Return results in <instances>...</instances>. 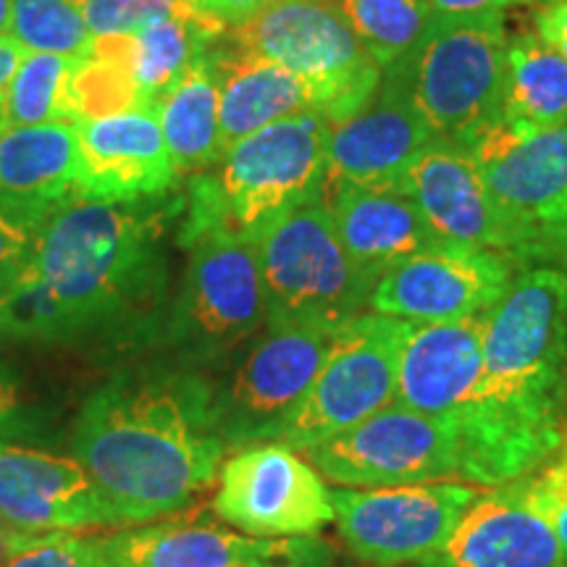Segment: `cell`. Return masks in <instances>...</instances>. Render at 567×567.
I'll use <instances>...</instances> for the list:
<instances>
[{
  "instance_id": "6da1fadb",
  "label": "cell",
  "mask_w": 567,
  "mask_h": 567,
  "mask_svg": "<svg viewBox=\"0 0 567 567\" xmlns=\"http://www.w3.org/2000/svg\"><path fill=\"white\" fill-rule=\"evenodd\" d=\"M184 197L74 200L40 226L30 266L0 297V334L45 344H132L168 313L166 237Z\"/></svg>"
},
{
  "instance_id": "7a4b0ae2",
  "label": "cell",
  "mask_w": 567,
  "mask_h": 567,
  "mask_svg": "<svg viewBox=\"0 0 567 567\" xmlns=\"http://www.w3.org/2000/svg\"><path fill=\"white\" fill-rule=\"evenodd\" d=\"M226 452L213 429L210 375L176 360L113 373L71 431V457L122 526L182 513L218 478Z\"/></svg>"
},
{
  "instance_id": "3957f363",
  "label": "cell",
  "mask_w": 567,
  "mask_h": 567,
  "mask_svg": "<svg viewBox=\"0 0 567 567\" xmlns=\"http://www.w3.org/2000/svg\"><path fill=\"white\" fill-rule=\"evenodd\" d=\"M567 271L520 268L486 313L484 368L457 415L463 484L505 486L557 450L567 431Z\"/></svg>"
},
{
  "instance_id": "277c9868",
  "label": "cell",
  "mask_w": 567,
  "mask_h": 567,
  "mask_svg": "<svg viewBox=\"0 0 567 567\" xmlns=\"http://www.w3.org/2000/svg\"><path fill=\"white\" fill-rule=\"evenodd\" d=\"M331 122L318 111L281 118L239 140L189 179L179 245L208 234L255 239L281 213L323 197Z\"/></svg>"
},
{
  "instance_id": "5b68a950",
  "label": "cell",
  "mask_w": 567,
  "mask_h": 567,
  "mask_svg": "<svg viewBox=\"0 0 567 567\" xmlns=\"http://www.w3.org/2000/svg\"><path fill=\"white\" fill-rule=\"evenodd\" d=\"M507 27L502 13L434 17L384 74L436 140L467 145L502 116Z\"/></svg>"
},
{
  "instance_id": "8992f818",
  "label": "cell",
  "mask_w": 567,
  "mask_h": 567,
  "mask_svg": "<svg viewBox=\"0 0 567 567\" xmlns=\"http://www.w3.org/2000/svg\"><path fill=\"white\" fill-rule=\"evenodd\" d=\"M268 329L334 334L368 313L375 279L352 260L323 197L281 213L255 237Z\"/></svg>"
},
{
  "instance_id": "52a82bcc",
  "label": "cell",
  "mask_w": 567,
  "mask_h": 567,
  "mask_svg": "<svg viewBox=\"0 0 567 567\" xmlns=\"http://www.w3.org/2000/svg\"><path fill=\"white\" fill-rule=\"evenodd\" d=\"M187 250L161 339L176 363L210 375L268 329L264 276L255 239L208 234Z\"/></svg>"
},
{
  "instance_id": "ba28073f",
  "label": "cell",
  "mask_w": 567,
  "mask_h": 567,
  "mask_svg": "<svg viewBox=\"0 0 567 567\" xmlns=\"http://www.w3.org/2000/svg\"><path fill=\"white\" fill-rule=\"evenodd\" d=\"M467 147L513 237L515 264L557 266L567 229V124L528 130L499 116Z\"/></svg>"
},
{
  "instance_id": "9c48e42d",
  "label": "cell",
  "mask_w": 567,
  "mask_h": 567,
  "mask_svg": "<svg viewBox=\"0 0 567 567\" xmlns=\"http://www.w3.org/2000/svg\"><path fill=\"white\" fill-rule=\"evenodd\" d=\"M229 38L292 71L331 124L352 116L384 74L334 0H274L247 24L229 30Z\"/></svg>"
},
{
  "instance_id": "30bf717a",
  "label": "cell",
  "mask_w": 567,
  "mask_h": 567,
  "mask_svg": "<svg viewBox=\"0 0 567 567\" xmlns=\"http://www.w3.org/2000/svg\"><path fill=\"white\" fill-rule=\"evenodd\" d=\"M331 337L313 329H266L210 379L213 429L226 450L271 444L302 408Z\"/></svg>"
},
{
  "instance_id": "8fae6325",
  "label": "cell",
  "mask_w": 567,
  "mask_h": 567,
  "mask_svg": "<svg viewBox=\"0 0 567 567\" xmlns=\"http://www.w3.org/2000/svg\"><path fill=\"white\" fill-rule=\"evenodd\" d=\"M405 331L408 321L371 310L334 331L302 408L274 444L308 452L392 405Z\"/></svg>"
},
{
  "instance_id": "7c38bea8",
  "label": "cell",
  "mask_w": 567,
  "mask_h": 567,
  "mask_svg": "<svg viewBox=\"0 0 567 567\" xmlns=\"http://www.w3.org/2000/svg\"><path fill=\"white\" fill-rule=\"evenodd\" d=\"M305 455L323 478L344 488L436 484L463 476L457 423L396 402Z\"/></svg>"
},
{
  "instance_id": "4fadbf2b",
  "label": "cell",
  "mask_w": 567,
  "mask_h": 567,
  "mask_svg": "<svg viewBox=\"0 0 567 567\" xmlns=\"http://www.w3.org/2000/svg\"><path fill=\"white\" fill-rule=\"evenodd\" d=\"M481 492L463 481L331 488L334 520L350 551L373 567L421 563L455 530Z\"/></svg>"
},
{
  "instance_id": "5bb4252c",
  "label": "cell",
  "mask_w": 567,
  "mask_h": 567,
  "mask_svg": "<svg viewBox=\"0 0 567 567\" xmlns=\"http://www.w3.org/2000/svg\"><path fill=\"white\" fill-rule=\"evenodd\" d=\"M213 513L255 538H305L334 523V502L310 460L284 444H255L224 460Z\"/></svg>"
},
{
  "instance_id": "9a60e30c",
  "label": "cell",
  "mask_w": 567,
  "mask_h": 567,
  "mask_svg": "<svg viewBox=\"0 0 567 567\" xmlns=\"http://www.w3.org/2000/svg\"><path fill=\"white\" fill-rule=\"evenodd\" d=\"M517 271L520 266L509 255L450 243L381 274L368 310L410 323L486 316L505 297Z\"/></svg>"
},
{
  "instance_id": "2e32d148",
  "label": "cell",
  "mask_w": 567,
  "mask_h": 567,
  "mask_svg": "<svg viewBox=\"0 0 567 567\" xmlns=\"http://www.w3.org/2000/svg\"><path fill=\"white\" fill-rule=\"evenodd\" d=\"M179 184L158 113L134 109L80 124L74 200L134 203Z\"/></svg>"
},
{
  "instance_id": "e0dca14e",
  "label": "cell",
  "mask_w": 567,
  "mask_h": 567,
  "mask_svg": "<svg viewBox=\"0 0 567 567\" xmlns=\"http://www.w3.org/2000/svg\"><path fill=\"white\" fill-rule=\"evenodd\" d=\"M0 517L30 534L122 526L84 467L74 457L53 455L0 439Z\"/></svg>"
},
{
  "instance_id": "ac0fdd59",
  "label": "cell",
  "mask_w": 567,
  "mask_h": 567,
  "mask_svg": "<svg viewBox=\"0 0 567 567\" xmlns=\"http://www.w3.org/2000/svg\"><path fill=\"white\" fill-rule=\"evenodd\" d=\"M444 243L513 255V237L488 195L471 147L431 140L396 179Z\"/></svg>"
},
{
  "instance_id": "d6986e66",
  "label": "cell",
  "mask_w": 567,
  "mask_h": 567,
  "mask_svg": "<svg viewBox=\"0 0 567 567\" xmlns=\"http://www.w3.org/2000/svg\"><path fill=\"white\" fill-rule=\"evenodd\" d=\"M417 567H567L547 515L517 481L481 492L450 538Z\"/></svg>"
},
{
  "instance_id": "ffe728a7",
  "label": "cell",
  "mask_w": 567,
  "mask_h": 567,
  "mask_svg": "<svg viewBox=\"0 0 567 567\" xmlns=\"http://www.w3.org/2000/svg\"><path fill=\"white\" fill-rule=\"evenodd\" d=\"M436 140L400 87L381 74L379 87L344 122L331 124L326 189L396 184L408 163Z\"/></svg>"
},
{
  "instance_id": "44dd1931",
  "label": "cell",
  "mask_w": 567,
  "mask_h": 567,
  "mask_svg": "<svg viewBox=\"0 0 567 567\" xmlns=\"http://www.w3.org/2000/svg\"><path fill=\"white\" fill-rule=\"evenodd\" d=\"M486 316L410 323L400 352L394 402L415 413L457 421L484 368Z\"/></svg>"
},
{
  "instance_id": "7402d4cb",
  "label": "cell",
  "mask_w": 567,
  "mask_h": 567,
  "mask_svg": "<svg viewBox=\"0 0 567 567\" xmlns=\"http://www.w3.org/2000/svg\"><path fill=\"white\" fill-rule=\"evenodd\" d=\"M323 200L347 252L373 279L417 252L450 245L396 184L326 189Z\"/></svg>"
},
{
  "instance_id": "603a6c76",
  "label": "cell",
  "mask_w": 567,
  "mask_h": 567,
  "mask_svg": "<svg viewBox=\"0 0 567 567\" xmlns=\"http://www.w3.org/2000/svg\"><path fill=\"white\" fill-rule=\"evenodd\" d=\"M97 538L116 567H234L281 557L300 542L255 538L197 520L142 523Z\"/></svg>"
},
{
  "instance_id": "cb8c5ba5",
  "label": "cell",
  "mask_w": 567,
  "mask_h": 567,
  "mask_svg": "<svg viewBox=\"0 0 567 567\" xmlns=\"http://www.w3.org/2000/svg\"><path fill=\"white\" fill-rule=\"evenodd\" d=\"M210 63L218 76L224 153L268 124L316 111L308 87L292 71L237 45L229 32L210 48Z\"/></svg>"
},
{
  "instance_id": "d4e9b609",
  "label": "cell",
  "mask_w": 567,
  "mask_h": 567,
  "mask_svg": "<svg viewBox=\"0 0 567 567\" xmlns=\"http://www.w3.org/2000/svg\"><path fill=\"white\" fill-rule=\"evenodd\" d=\"M80 124L6 126L0 132V205L48 218L74 203Z\"/></svg>"
},
{
  "instance_id": "484cf974",
  "label": "cell",
  "mask_w": 567,
  "mask_h": 567,
  "mask_svg": "<svg viewBox=\"0 0 567 567\" xmlns=\"http://www.w3.org/2000/svg\"><path fill=\"white\" fill-rule=\"evenodd\" d=\"M155 113L179 179H193L221 161L218 76L210 53L163 95Z\"/></svg>"
},
{
  "instance_id": "4316f807",
  "label": "cell",
  "mask_w": 567,
  "mask_h": 567,
  "mask_svg": "<svg viewBox=\"0 0 567 567\" xmlns=\"http://www.w3.org/2000/svg\"><path fill=\"white\" fill-rule=\"evenodd\" d=\"M226 34L200 11L187 9L145 27L132 38V69L142 109H153L168 90L210 53Z\"/></svg>"
},
{
  "instance_id": "83f0119b",
  "label": "cell",
  "mask_w": 567,
  "mask_h": 567,
  "mask_svg": "<svg viewBox=\"0 0 567 567\" xmlns=\"http://www.w3.org/2000/svg\"><path fill=\"white\" fill-rule=\"evenodd\" d=\"M502 116L528 130L567 124V59L536 32L507 34Z\"/></svg>"
},
{
  "instance_id": "f1b7e54d",
  "label": "cell",
  "mask_w": 567,
  "mask_h": 567,
  "mask_svg": "<svg viewBox=\"0 0 567 567\" xmlns=\"http://www.w3.org/2000/svg\"><path fill=\"white\" fill-rule=\"evenodd\" d=\"M71 101L80 124L142 109L132 69V38L95 40L87 59L76 61Z\"/></svg>"
},
{
  "instance_id": "f546056e",
  "label": "cell",
  "mask_w": 567,
  "mask_h": 567,
  "mask_svg": "<svg viewBox=\"0 0 567 567\" xmlns=\"http://www.w3.org/2000/svg\"><path fill=\"white\" fill-rule=\"evenodd\" d=\"M334 3L381 71L400 61L436 17L429 0H334Z\"/></svg>"
},
{
  "instance_id": "4dcf8cb0",
  "label": "cell",
  "mask_w": 567,
  "mask_h": 567,
  "mask_svg": "<svg viewBox=\"0 0 567 567\" xmlns=\"http://www.w3.org/2000/svg\"><path fill=\"white\" fill-rule=\"evenodd\" d=\"M76 59L53 53H21L9 87V126L76 122L71 101Z\"/></svg>"
},
{
  "instance_id": "1f68e13d",
  "label": "cell",
  "mask_w": 567,
  "mask_h": 567,
  "mask_svg": "<svg viewBox=\"0 0 567 567\" xmlns=\"http://www.w3.org/2000/svg\"><path fill=\"white\" fill-rule=\"evenodd\" d=\"M9 38L24 53L87 59L95 48L76 0H13Z\"/></svg>"
},
{
  "instance_id": "d6a6232c",
  "label": "cell",
  "mask_w": 567,
  "mask_h": 567,
  "mask_svg": "<svg viewBox=\"0 0 567 567\" xmlns=\"http://www.w3.org/2000/svg\"><path fill=\"white\" fill-rule=\"evenodd\" d=\"M95 40L134 38L155 21L193 9L189 0H76Z\"/></svg>"
},
{
  "instance_id": "836d02e7",
  "label": "cell",
  "mask_w": 567,
  "mask_h": 567,
  "mask_svg": "<svg viewBox=\"0 0 567 567\" xmlns=\"http://www.w3.org/2000/svg\"><path fill=\"white\" fill-rule=\"evenodd\" d=\"M6 567H116L97 536L76 530L38 534Z\"/></svg>"
},
{
  "instance_id": "e575fe53",
  "label": "cell",
  "mask_w": 567,
  "mask_h": 567,
  "mask_svg": "<svg viewBox=\"0 0 567 567\" xmlns=\"http://www.w3.org/2000/svg\"><path fill=\"white\" fill-rule=\"evenodd\" d=\"M42 221L45 218L0 205V297L9 292L30 266Z\"/></svg>"
},
{
  "instance_id": "d590c367",
  "label": "cell",
  "mask_w": 567,
  "mask_h": 567,
  "mask_svg": "<svg viewBox=\"0 0 567 567\" xmlns=\"http://www.w3.org/2000/svg\"><path fill=\"white\" fill-rule=\"evenodd\" d=\"M40 425L30 413V405L21 400L11 375L0 371V439L19 442V439H38Z\"/></svg>"
},
{
  "instance_id": "8d00e7d4",
  "label": "cell",
  "mask_w": 567,
  "mask_h": 567,
  "mask_svg": "<svg viewBox=\"0 0 567 567\" xmlns=\"http://www.w3.org/2000/svg\"><path fill=\"white\" fill-rule=\"evenodd\" d=\"M195 11H200L205 19L218 24L221 30H237L247 21L258 17L260 11L268 9L274 0H189Z\"/></svg>"
},
{
  "instance_id": "74e56055",
  "label": "cell",
  "mask_w": 567,
  "mask_h": 567,
  "mask_svg": "<svg viewBox=\"0 0 567 567\" xmlns=\"http://www.w3.org/2000/svg\"><path fill=\"white\" fill-rule=\"evenodd\" d=\"M534 32L551 51L567 59V0H544L534 13Z\"/></svg>"
},
{
  "instance_id": "f35d334b",
  "label": "cell",
  "mask_w": 567,
  "mask_h": 567,
  "mask_svg": "<svg viewBox=\"0 0 567 567\" xmlns=\"http://www.w3.org/2000/svg\"><path fill=\"white\" fill-rule=\"evenodd\" d=\"M436 17H471V13H505L536 0H429Z\"/></svg>"
},
{
  "instance_id": "ab89813d",
  "label": "cell",
  "mask_w": 567,
  "mask_h": 567,
  "mask_svg": "<svg viewBox=\"0 0 567 567\" xmlns=\"http://www.w3.org/2000/svg\"><path fill=\"white\" fill-rule=\"evenodd\" d=\"M21 53L24 51L11 38H0V132L9 126V87Z\"/></svg>"
},
{
  "instance_id": "60d3db41",
  "label": "cell",
  "mask_w": 567,
  "mask_h": 567,
  "mask_svg": "<svg viewBox=\"0 0 567 567\" xmlns=\"http://www.w3.org/2000/svg\"><path fill=\"white\" fill-rule=\"evenodd\" d=\"M34 536H38V534H30V530L13 528V526H9V523L3 520V517H0V567L9 565L11 559L17 557L19 551L32 542Z\"/></svg>"
},
{
  "instance_id": "b9f144b4",
  "label": "cell",
  "mask_w": 567,
  "mask_h": 567,
  "mask_svg": "<svg viewBox=\"0 0 567 567\" xmlns=\"http://www.w3.org/2000/svg\"><path fill=\"white\" fill-rule=\"evenodd\" d=\"M551 526H555L557 536H559V544H563V549H565V555H567V502L557 509L555 517H551Z\"/></svg>"
},
{
  "instance_id": "7bdbcfd3",
  "label": "cell",
  "mask_w": 567,
  "mask_h": 567,
  "mask_svg": "<svg viewBox=\"0 0 567 567\" xmlns=\"http://www.w3.org/2000/svg\"><path fill=\"white\" fill-rule=\"evenodd\" d=\"M11 3L13 0H0V38H9L11 32Z\"/></svg>"
},
{
  "instance_id": "ee69618b",
  "label": "cell",
  "mask_w": 567,
  "mask_h": 567,
  "mask_svg": "<svg viewBox=\"0 0 567 567\" xmlns=\"http://www.w3.org/2000/svg\"><path fill=\"white\" fill-rule=\"evenodd\" d=\"M557 268H563V271H567V229H565L563 245H559V252H557Z\"/></svg>"
}]
</instances>
